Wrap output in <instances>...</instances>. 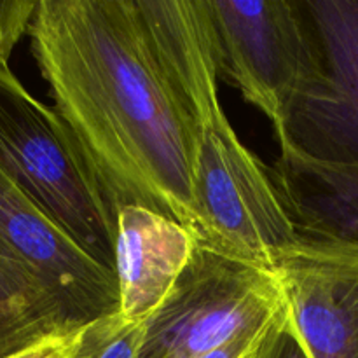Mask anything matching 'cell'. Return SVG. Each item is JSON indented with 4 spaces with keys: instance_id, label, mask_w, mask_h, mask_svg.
I'll return each instance as SVG.
<instances>
[{
    "instance_id": "9",
    "label": "cell",
    "mask_w": 358,
    "mask_h": 358,
    "mask_svg": "<svg viewBox=\"0 0 358 358\" xmlns=\"http://www.w3.org/2000/svg\"><path fill=\"white\" fill-rule=\"evenodd\" d=\"M152 51L199 129L224 121L208 0H136Z\"/></svg>"
},
{
    "instance_id": "1",
    "label": "cell",
    "mask_w": 358,
    "mask_h": 358,
    "mask_svg": "<svg viewBox=\"0 0 358 358\" xmlns=\"http://www.w3.org/2000/svg\"><path fill=\"white\" fill-rule=\"evenodd\" d=\"M28 34L55 110L115 215L143 206L198 236L201 129L164 76L136 0H38Z\"/></svg>"
},
{
    "instance_id": "3",
    "label": "cell",
    "mask_w": 358,
    "mask_h": 358,
    "mask_svg": "<svg viewBox=\"0 0 358 358\" xmlns=\"http://www.w3.org/2000/svg\"><path fill=\"white\" fill-rule=\"evenodd\" d=\"M285 306L271 269L198 243L173 292L147 320L138 358H196L266 327Z\"/></svg>"
},
{
    "instance_id": "2",
    "label": "cell",
    "mask_w": 358,
    "mask_h": 358,
    "mask_svg": "<svg viewBox=\"0 0 358 358\" xmlns=\"http://www.w3.org/2000/svg\"><path fill=\"white\" fill-rule=\"evenodd\" d=\"M0 170L91 257L115 273L117 215L55 108L0 66Z\"/></svg>"
},
{
    "instance_id": "10",
    "label": "cell",
    "mask_w": 358,
    "mask_h": 358,
    "mask_svg": "<svg viewBox=\"0 0 358 358\" xmlns=\"http://www.w3.org/2000/svg\"><path fill=\"white\" fill-rule=\"evenodd\" d=\"M196 245L187 227L163 213L136 205L119 210L115 278L126 320L147 324L173 292Z\"/></svg>"
},
{
    "instance_id": "16",
    "label": "cell",
    "mask_w": 358,
    "mask_h": 358,
    "mask_svg": "<svg viewBox=\"0 0 358 358\" xmlns=\"http://www.w3.org/2000/svg\"><path fill=\"white\" fill-rule=\"evenodd\" d=\"M273 322L269 325H266V327L247 332V334L240 336V338L233 339V341L226 343V345L219 346V348L212 350V352L208 353H203V355L196 358H255L257 357L259 350H261L262 343H264L266 334H268Z\"/></svg>"
},
{
    "instance_id": "8",
    "label": "cell",
    "mask_w": 358,
    "mask_h": 358,
    "mask_svg": "<svg viewBox=\"0 0 358 358\" xmlns=\"http://www.w3.org/2000/svg\"><path fill=\"white\" fill-rule=\"evenodd\" d=\"M311 358H358V245L301 241L271 266Z\"/></svg>"
},
{
    "instance_id": "11",
    "label": "cell",
    "mask_w": 358,
    "mask_h": 358,
    "mask_svg": "<svg viewBox=\"0 0 358 358\" xmlns=\"http://www.w3.org/2000/svg\"><path fill=\"white\" fill-rule=\"evenodd\" d=\"M269 173L301 240L358 245V161L318 159L280 145Z\"/></svg>"
},
{
    "instance_id": "12",
    "label": "cell",
    "mask_w": 358,
    "mask_h": 358,
    "mask_svg": "<svg viewBox=\"0 0 358 358\" xmlns=\"http://www.w3.org/2000/svg\"><path fill=\"white\" fill-rule=\"evenodd\" d=\"M79 327L41 280L0 252V358Z\"/></svg>"
},
{
    "instance_id": "7",
    "label": "cell",
    "mask_w": 358,
    "mask_h": 358,
    "mask_svg": "<svg viewBox=\"0 0 358 358\" xmlns=\"http://www.w3.org/2000/svg\"><path fill=\"white\" fill-rule=\"evenodd\" d=\"M0 252L41 280L80 325L119 311L115 273L91 257L2 170Z\"/></svg>"
},
{
    "instance_id": "17",
    "label": "cell",
    "mask_w": 358,
    "mask_h": 358,
    "mask_svg": "<svg viewBox=\"0 0 358 358\" xmlns=\"http://www.w3.org/2000/svg\"><path fill=\"white\" fill-rule=\"evenodd\" d=\"M69 334L52 336L6 358H69Z\"/></svg>"
},
{
    "instance_id": "5",
    "label": "cell",
    "mask_w": 358,
    "mask_h": 358,
    "mask_svg": "<svg viewBox=\"0 0 358 358\" xmlns=\"http://www.w3.org/2000/svg\"><path fill=\"white\" fill-rule=\"evenodd\" d=\"M220 73L264 112L278 135L287 112L318 72L303 0H208Z\"/></svg>"
},
{
    "instance_id": "15",
    "label": "cell",
    "mask_w": 358,
    "mask_h": 358,
    "mask_svg": "<svg viewBox=\"0 0 358 358\" xmlns=\"http://www.w3.org/2000/svg\"><path fill=\"white\" fill-rule=\"evenodd\" d=\"M255 358H311L297 334L289 308H285L273 322Z\"/></svg>"
},
{
    "instance_id": "6",
    "label": "cell",
    "mask_w": 358,
    "mask_h": 358,
    "mask_svg": "<svg viewBox=\"0 0 358 358\" xmlns=\"http://www.w3.org/2000/svg\"><path fill=\"white\" fill-rule=\"evenodd\" d=\"M318 72L287 112L280 145L311 157L358 161V0H303Z\"/></svg>"
},
{
    "instance_id": "4",
    "label": "cell",
    "mask_w": 358,
    "mask_h": 358,
    "mask_svg": "<svg viewBox=\"0 0 358 358\" xmlns=\"http://www.w3.org/2000/svg\"><path fill=\"white\" fill-rule=\"evenodd\" d=\"M192 201L196 243L271 269L301 238L287 215L269 168L238 138L227 119L201 131Z\"/></svg>"
},
{
    "instance_id": "14",
    "label": "cell",
    "mask_w": 358,
    "mask_h": 358,
    "mask_svg": "<svg viewBox=\"0 0 358 358\" xmlns=\"http://www.w3.org/2000/svg\"><path fill=\"white\" fill-rule=\"evenodd\" d=\"M38 0H0V66H9L17 42L30 30Z\"/></svg>"
},
{
    "instance_id": "13",
    "label": "cell",
    "mask_w": 358,
    "mask_h": 358,
    "mask_svg": "<svg viewBox=\"0 0 358 358\" xmlns=\"http://www.w3.org/2000/svg\"><path fill=\"white\" fill-rule=\"evenodd\" d=\"M145 324L126 320L121 311L86 322L69 336V358H138Z\"/></svg>"
}]
</instances>
